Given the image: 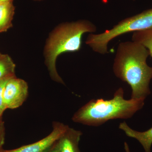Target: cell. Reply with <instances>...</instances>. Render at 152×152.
<instances>
[{"instance_id":"6da1fadb","label":"cell","mask_w":152,"mask_h":152,"mask_svg":"<svg viewBox=\"0 0 152 152\" xmlns=\"http://www.w3.org/2000/svg\"><path fill=\"white\" fill-rule=\"evenodd\" d=\"M149 56L148 49L133 41L123 42L117 48L113 70L116 77L130 86L132 99L145 101L151 94L152 67L147 63Z\"/></svg>"},{"instance_id":"9a60e30c","label":"cell","mask_w":152,"mask_h":152,"mask_svg":"<svg viewBox=\"0 0 152 152\" xmlns=\"http://www.w3.org/2000/svg\"><path fill=\"white\" fill-rule=\"evenodd\" d=\"M124 149L126 152H130L129 147V145H128L126 142H124Z\"/></svg>"},{"instance_id":"5bb4252c","label":"cell","mask_w":152,"mask_h":152,"mask_svg":"<svg viewBox=\"0 0 152 152\" xmlns=\"http://www.w3.org/2000/svg\"><path fill=\"white\" fill-rule=\"evenodd\" d=\"M48 152H58V150L56 148L55 146V145L49 150L48 151Z\"/></svg>"},{"instance_id":"7c38bea8","label":"cell","mask_w":152,"mask_h":152,"mask_svg":"<svg viewBox=\"0 0 152 152\" xmlns=\"http://www.w3.org/2000/svg\"><path fill=\"white\" fill-rule=\"evenodd\" d=\"M10 79H5L0 81V118H2L3 113L7 109L4 103L3 94L6 84Z\"/></svg>"},{"instance_id":"2e32d148","label":"cell","mask_w":152,"mask_h":152,"mask_svg":"<svg viewBox=\"0 0 152 152\" xmlns=\"http://www.w3.org/2000/svg\"><path fill=\"white\" fill-rule=\"evenodd\" d=\"M13 1V0H0V4L8 2H12Z\"/></svg>"},{"instance_id":"5b68a950","label":"cell","mask_w":152,"mask_h":152,"mask_svg":"<svg viewBox=\"0 0 152 152\" xmlns=\"http://www.w3.org/2000/svg\"><path fill=\"white\" fill-rule=\"evenodd\" d=\"M28 89L27 83L24 80L16 77L10 79L6 84L3 94L6 109L20 107L27 98Z\"/></svg>"},{"instance_id":"ba28073f","label":"cell","mask_w":152,"mask_h":152,"mask_svg":"<svg viewBox=\"0 0 152 152\" xmlns=\"http://www.w3.org/2000/svg\"><path fill=\"white\" fill-rule=\"evenodd\" d=\"M119 129L124 132L128 137L137 140L143 147L145 152H151L152 145V127L144 132H137L131 129L126 123H121Z\"/></svg>"},{"instance_id":"d6986e66","label":"cell","mask_w":152,"mask_h":152,"mask_svg":"<svg viewBox=\"0 0 152 152\" xmlns=\"http://www.w3.org/2000/svg\"><path fill=\"white\" fill-rule=\"evenodd\" d=\"M134 1H135V0H134Z\"/></svg>"},{"instance_id":"8fae6325","label":"cell","mask_w":152,"mask_h":152,"mask_svg":"<svg viewBox=\"0 0 152 152\" xmlns=\"http://www.w3.org/2000/svg\"><path fill=\"white\" fill-rule=\"evenodd\" d=\"M132 41L145 47L152 57V27L133 33Z\"/></svg>"},{"instance_id":"8992f818","label":"cell","mask_w":152,"mask_h":152,"mask_svg":"<svg viewBox=\"0 0 152 152\" xmlns=\"http://www.w3.org/2000/svg\"><path fill=\"white\" fill-rule=\"evenodd\" d=\"M69 127V126L63 123L54 122L51 132L44 138L15 149L4 150L2 152H48Z\"/></svg>"},{"instance_id":"9c48e42d","label":"cell","mask_w":152,"mask_h":152,"mask_svg":"<svg viewBox=\"0 0 152 152\" xmlns=\"http://www.w3.org/2000/svg\"><path fill=\"white\" fill-rule=\"evenodd\" d=\"M15 8L12 2L0 4V33L12 27Z\"/></svg>"},{"instance_id":"52a82bcc","label":"cell","mask_w":152,"mask_h":152,"mask_svg":"<svg viewBox=\"0 0 152 152\" xmlns=\"http://www.w3.org/2000/svg\"><path fill=\"white\" fill-rule=\"evenodd\" d=\"M83 133L69 127L55 143L58 152H81L79 144Z\"/></svg>"},{"instance_id":"3957f363","label":"cell","mask_w":152,"mask_h":152,"mask_svg":"<svg viewBox=\"0 0 152 152\" xmlns=\"http://www.w3.org/2000/svg\"><path fill=\"white\" fill-rule=\"evenodd\" d=\"M97 28L89 21L82 20L63 24L50 37L45 50L46 64L51 78L64 85L56 68L58 57L63 53L78 51L81 48L82 37L86 33H95Z\"/></svg>"},{"instance_id":"e0dca14e","label":"cell","mask_w":152,"mask_h":152,"mask_svg":"<svg viewBox=\"0 0 152 152\" xmlns=\"http://www.w3.org/2000/svg\"><path fill=\"white\" fill-rule=\"evenodd\" d=\"M2 120V118H0V122Z\"/></svg>"},{"instance_id":"277c9868","label":"cell","mask_w":152,"mask_h":152,"mask_svg":"<svg viewBox=\"0 0 152 152\" xmlns=\"http://www.w3.org/2000/svg\"><path fill=\"white\" fill-rule=\"evenodd\" d=\"M152 27V8L127 18L110 30L99 34H90L86 44L94 51L101 54L108 53V45L115 38L124 34L142 31Z\"/></svg>"},{"instance_id":"ac0fdd59","label":"cell","mask_w":152,"mask_h":152,"mask_svg":"<svg viewBox=\"0 0 152 152\" xmlns=\"http://www.w3.org/2000/svg\"><path fill=\"white\" fill-rule=\"evenodd\" d=\"M1 53H0V55H1Z\"/></svg>"},{"instance_id":"30bf717a","label":"cell","mask_w":152,"mask_h":152,"mask_svg":"<svg viewBox=\"0 0 152 152\" xmlns=\"http://www.w3.org/2000/svg\"><path fill=\"white\" fill-rule=\"evenodd\" d=\"M15 65L8 55H0V81L15 77Z\"/></svg>"},{"instance_id":"4fadbf2b","label":"cell","mask_w":152,"mask_h":152,"mask_svg":"<svg viewBox=\"0 0 152 152\" xmlns=\"http://www.w3.org/2000/svg\"><path fill=\"white\" fill-rule=\"evenodd\" d=\"M5 137V129L4 124L2 120L0 122V152L4 151L3 146L4 144Z\"/></svg>"},{"instance_id":"7a4b0ae2","label":"cell","mask_w":152,"mask_h":152,"mask_svg":"<svg viewBox=\"0 0 152 152\" xmlns=\"http://www.w3.org/2000/svg\"><path fill=\"white\" fill-rule=\"evenodd\" d=\"M144 101L124 98V91L120 88L111 99H92L74 114V122L87 126H98L110 120L130 118L143 107Z\"/></svg>"}]
</instances>
